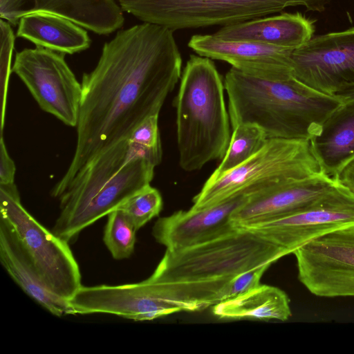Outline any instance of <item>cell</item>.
<instances>
[{
    "mask_svg": "<svg viewBox=\"0 0 354 354\" xmlns=\"http://www.w3.org/2000/svg\"><path fill=\"white\" fill-rule=\"evenodd\" d=\"M333 179L354 195V156L342 167Z\"/></svg>",
    "mask_w": 354,
    "mask_h": 354,
    "instance_id": "cell-28",
    "label": "cell"
},
{
    "mask_svg": "<svg viewBox=\"0 0 354 354\" xmlns=\"http://www.w3.org/2000/svg\"><path fill=\"white\" fill-rule=\"evenodd\" d=\"M12 71L43 111L76 127L82 84L65 61V53L37 46L24 48L16 53Z\"/></svg>",
    "mask_w": 354,
    "mask_h": 354,
    "instance_id": "cell-9",
    "label": "cell"
},
{
    "mask_svg": "<svg viewBox=\"0 0 354 354\" xmlns=\"http://www.w3.org/2000/svg\"><path fill=\"white\" fill-rule=\"evenodd\" d=\"M162 208V198L159 191L150 185L134 194L118 209L123 211L138 230Z\"/></svg>",
    "mask_w": 354,
    "mask_h": 354,
    "instance_id": "cell-24",
    "label": "cell"
},
{
    "mask_svg": "<svg viewBox=\"0 0 354 354\" xmlns=\"http://www.w3.org/2000/svg\"><path fill=\"white\" fill-rule=\"evenodd\" d=\"M0 216L14 227L45 286L70 299L82 285L79 265L68 243L48 230L24 207L15 183L0 185Z\"/></svg>",
    "mask_w": 354,
    "mask_h": 354,
    "instance_id": "cell-8",
    "label": "cell"
},
{
    "mask_svg": "<svg viewBox=\"0 0 354 354\" xmlns=\"http://www.w3.org/2000/svg\"><path fill=\"white\" fill-rule=\"evenodd\" d=\"M16 167L14 161L10 157L3 135L0 139V185L14 183Z\"/></svg>",
    "mask_w": 354,
    "mask_h": 354,
    "instance_id": "cell-27",
    "label": "cell"
},
{
    "mask_svg": "<svg viewBox=\"0 0 354 354\" xmlns=\"http://www.w3.org/2000/svg\"><path fill=\"white\" fill-rule=\"evenodd\" d=\"M324 173L309 139L268 138L247 160L209 176L193 198L192 209L206 208L241 193H256Z\"/></svg>",
    "mask_w": 354,
    "mask_h": 354,
    "instance_id": "cell-6",
    "label": "cell"
},
{
    "mask_svg": "<svg viewBox=\"0 0 354 354\" xmlns=\"http://www.w3.org/2000/svg\"><path fill=\"white\" fill-rule=\"evenodd\" d=\"M293 254L298 279L310 293L354 297V225L317 237Z\"/></svg>",
    "mask_w": 354,
    "mask_h": 354,
    "instance_id": "cell-12",
    "label": "cell"
},
{
    "mask_svg": "<svg viewBox=\"0 0 354 354\" xmlns=\"http://www.w3.org/2000/svg\"><path fill=\"white\" fill-rule=\"evenodd\" d=\"M270 266L263 265L233 277L223 291L222 301L241 295L259 286L261 278Z\"/></svg>",
    "mask_w": 354,
    "mask_h": 354,
    "instance_id": "cell-26",
    "label": "cell"
},
{
    "mask_svg": "<svg viewBox=\"0 0 354 354\" xmlns=\"http://www.w3.org/2000/svg\"><path fill=\"white\" fill-rule=\"evenodd\" d=\"M181 67L174 30L165 26L142 22L106 42L95 68L82 76L74 154L51 196L59 198L86 165L159 115Z\"/></svg>",
    "mask_w": 354,
    "mask_h": 354,
    "instance_id": "cell-1",
    "label": "cell"
},
{
    "mask_svg": "<svg viewBox=\"0 0 354 354\" xmlns=\"http://www.w3.org/2000/svg\"><path fill=\"white\" fill-rule=\"evenodd\" d=\"M15 36L10 24L1 19L0 20V86H1V135L5 122V112L9 79L11 74V59L14 49Z\"/></svg>",
    "mask_w": 354,
    "mask_h": 354,
    "instance_id": "cell-25",
    "label": "cell"
},
{
    "mask_svg": "<svg viewBox=\"0 0 354 354\" xmlns=\"http://www.w3.org/2000/svg\"><path fill=\"white\" fill-rule=\"evenodd\" d=\"M138 230L125 213L116 209L107 215L103 241L113 259H125L133 254Z\"/></svg>",
    "mask_w": 354,
    "mask_h": 354,
    "instance_id": "cell-23",
    "label": "cell"
},
{
    "mask_svg": "<svg viewBox=\"0 0 354 354\" xmlns=\"http://www.w3.org/2000/svg\"><path fill=\"white\" fill-rule=\"evenodd\" d=\"M224 90L212 60L190 55L174 102L179 165L186 171L225 156L232 134Z\"/></svg>",
    "mask_w": 354,
    "mask_h": 354,
    "instance_id": "cell-5",
    "label": "cell"
},
{
    "mask_svg": "<svg viewBox=\"0 0 354 354\" xmlns=\"http://www.w3.org/2000/svg\"><path fill=\"white\" fill-rule=\"evenodd\" d=\"M310 142L323 172L334 178L354 156V96L330 114Z\"/></svg>",
    "mask_w": 354,
    "mask_h": 354,
    "instance_id": "cell-19",
    "label": "cell"
},
{
    "mask_svg": "<svg viewBox=\"0 0 354 354\" xmlns=\"http://www.w3.org/2000/svg\"><path fill=\"white\" fill-rule=\"evenodd\" d=\"M223 82L232 129L241 123L254 124L268 138L310 140L343 102L293 77L270 80L232 67Z\"/></svg>",
    "mask_w": 354,
    "mask_h": 354,
    "instance_id": "cell-3",
    "label": "cell"
},
{
    "mask_svg": "<svg viewBox=\"0 0 354 354\" xmlns=\"http://www.w3.org/2000/svg\"><path fill=\"white\" fill-rule=\"evenodd\" d=\"M188 46L198 55L221 60L254 77L270 80L292 77L294 50L258 42L227 40L212 35H193Z\"/></svg>",
    "mask_w": 354,
    "mask_h": 354,
    "instance_id": "cell-13",
    "label": "cell"
},
{
    "mask_svg": "<svg viewBox=\"0 0 354 354\" xmlns=\"http://www.w3.org/2000/svg\"><path fill=\"white\" fill-rule=\"evenodd\" d=\"M354 225V195L339 185L308 206L250 227L287 254L312 240Z\"/></svg>",
    "mask_w": 354,
    "mask_h": 354,
    "instance_id": "cell-11",
    "label": "cell"
},
{
    "mask_svg": "<svg viewBox=\"0 0 354 354\" xmlns=\"http://www.w3.org/2000/svg\"><path fill=\"white\" fill-rule=\"evenodd\" d=\"M0 261L24 292L53 315H75L68 300L53 294L42 283L14 227L2 216H0Z\"/></svg>",
    "mask_w": 354,
    "mask_h": 354,
    "instance_id": "cell-17",
    "label": "cell"
},
{
    "mask_svg": "<svg viewBox=\"0 0 354 354\" xmlns=\"http://www.w3.org/2000/svg\"><path fill=\"white\" fill-rule=\"evenodd\" d=\"M36 12L64 17L97 35H109L124 21L115 0H0L1 19L15 26L23 16Z\"/></svg>",
    "mask_w": 354,
    "mask_h": 354,
    "instance_id": "cell-16",
    "label": "cell"
},
{
    "mask_svg": "<svg viewBox=\"0 0 354 354\" xmlns=\"http://www.w3.org/2000/svg\"><path fill=\"white\" fill-rule=\"evenodd\" d=\"M292 76L342 101L354 96V28L312 37L291 55Z\"/></svg>",
    "mask_w": 354,
    "mask_h": 354,
    "instance_id": "cell-10",
    "label": "cell"
},
{
    "mask_svg": "<svg viewBox=\"0 0 354 354\" xmlns=\"http://www.w3.org/2000/svg\"><path fill=\"white\" fill-rule=\"evenodd\" d=\"M257 125L241 123L232 128L229 146L221 163L210 176H218L241 165L257 153L268 140Z\"/></svg>",
    "mask_w": 354,
    "mask_h": 354,
    "instance_id": "cell-22",
    "label": "cell"
},
{
    "mask_svg": "<svg viewBox=\"0 0 354 354\" xmlns=\"http://www.w3.org/2000/svg\"><path fill=\"white\" fill-rule=\"evenodd\" d=\"M331 0H119L125 11L145 23L174 31L229 26L302 6L322 12Z\"/></svg>",
    "mask_w": 354,
    "mask_h": 354,
    "instance_id": "cell-7",
    "label": "cell"
},
{
    "mask_svg": "<svg viewBox=\"0 0 354 354\" xmlns=\"http://www.w3.org/2000/svg\"><path fill=\"white\" fill-rule=\"evenodd\" d=\"M339 184L324 173L256 193L232 214L236 227L254 224L304 208L335 189Z\"/></svg>",
    "mask_w": 354,
    "mask_h": 354,
    "instance_id": "cell-15",
    "label": "cell"
},
{
    "mask_svg": "<svg viewBox=\"0 0 354 354\" xmlns=\"http://www.w3.org/2000/svg\"><path fill=\"white\" fill-rule=\"evenodd\" d=\"M288 255L247 228L217 239L170 251L149 277L162 298L181 311L194 312L223 301L227 283L240 273Z\"/></svg>",
    "mask_w": 354,
    "mask_h": 354,
    "instance_id": "cell-2",
    "label": "cell"
},
{
    "mask_svg": "<svg viewBox=\"0 0 354 354\" xmlns=\"http://www.w3.org/2000/svg\"><path fill=\"white\" fill-rule=\"evenodd\" d=\"M220 319L254 318L286 321L291 316L290 300L279 288L260 284L255 288L213 306Z\"/></svg>",
    "mask_w": 354,
    "mask_h": 354,
    "instance_id": "cell-21",
    "label": "cell"
},
{
    "mask_svg": "<svg viewBox=\"0 0 354 354\" xmlns=\"http://www.w3.org/2000/svg\"><path fill=\"white\" fill-rule=\"evenodd\" d=\"M313 32V23L301 14L284 12L223 26L213 35L295 50L306 44Z\"/></svg>",
    "mask_w": 354,
    "mask_h": 354,
    "instance_id": "cell-18",
    "label": "cell"
},
{
    "mask_svg": "<svg viewBox=\"0 0 354 354\" xmlns=\"http://www.w3.org/2000/svg\"><path fill=\"white\" fill-rule=\"evenodd\" d=\"M156 165L129 138L82 169L57 198L60 212L52 232L67 243L150 185Z\"/></svg>",
    "mask_w": 354,
    "mask_h": 354,
    "instance_id": "cell-4",
    "label": "cell"
},
{
    "mask_svg": "<svg viewBox=\"0 0 354 354\" xmlns=\"http://www.w3.org/2000/svg\"><path fill=\"white\" fill-rule=\"evenodd\" d=\"M16 36L65 54L82 52L91 45L85 28L68 18L46 12H32L20 18Z\"/></svg>",
    "mask_w": 354,
    "mask_h": 354,
    "instance_id": "cell-20",
    "label": "cell"
},
{
    "mask_svg": "<svg viewBox=\"0 0 354 354\" xmlns=\"http://www.w3.org/2000/svg\"><path fill=\"white\" fill-rule=\"evenodd\" d=\"M248 195L241 193L206 208L179 210L159 218L153 227L152 235L167 250L174 251L233 232L238 227L231 221L232 214Z\"/></svg>",
    "mask_w": 354,
    "mask_h": 354,
    "instance_id": "cell-14",
    "label": "cell"
}]
</instances>
